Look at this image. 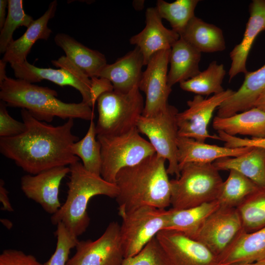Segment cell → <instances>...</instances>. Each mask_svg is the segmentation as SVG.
Wrapping results in <instances>:
<instances>
[{
    "label": "cell",
    "instance_id": "f6af8a7d",
    "mask_svg": "<svg viewBox=\"0 0 265 265\" xmlns=\"http://www.w3.org/2000/svg\"><path fill=\"white\" fill-rule=\"evenodd\" d=\"M6 63L2 59L0 60V82L7 77L5 70Z\"/></svg>",
    "mask_w": 265,
    "mask_h": 265
},
{
    "label": "cell",
    "instance_id": "52a82bcc",
    "mask_svg": "<svg viewBox=\"0 0 265 265\" xmlns=\"http://www.w3.org/2000/svg\"><path fill=\"white\" fill-rule=\"evenodd\" d=\"M101 146V176L115 184L118 172L124 168L135 165L156 154L149 141L140 135L137 128L118 135H97Z\"/></svg>",
    "mask_w": 265,
    "mask_h": 265
},
{
    "label": "cell",
    "instance_id": "7a4b0ae2",
    "mask_svg": "<svg viewBox=\"0 0 265 265\" xmlns=\"http://www.w3.org/2000/svg\"><path fill=\"white\" fill-rule=\"evenodd\" d=\"M165 161L155 154L118 172L115 184L118 188L115 199L119 212L144 206L159 209L170 206V180Z\"/></svg>",
    "mask_w": 265,
    "mask_h": 265
},
{
    "label": "cell",
    "instance_id": "b9f144b4",
    "mask_svg": "<svg viewBox=\"0 0 265 265\" xmlns=\"http://www.w3.org/2000/svg\"><path fill=\"white\" fill-rule=\"evenodd\" d=\"M0 201L2 210L9 212L14 211L8 197V191L4 186V182L2 179L0 180Z\"/></svg>",
    "mask_w": 265,
    "mask_h": 265
},
{
    "label": "cell",
    "instance_id": "4dcf8cb0",
    "mask_svg": "<svg viewBox=\"0 0 265 265\" xmlns=\"http://www.w3.org/2000/svg\"><path fill=\"white\" fill-rule=\"evenodd\" d=\"M225 75L224 65L214 60L204 71L180 83V87L183 90L201 96L217 94L225 90L222 83Z\"/></svg>",
    "mask_w": 265,
    "mask_h": 265
},
{
    "label": "cell",
    "instance_id": "83f0119b",
    "mask_svg": "<svg viewBox=\"0 0 265 265\" xmlns=\"http://www.w3.org/2000/svg\"><path fill=\"white\" fill-rule=\"evenodd\" d=\"M180 36L201 53L221 52L226 48L222 29L195 16Z\"/></svg>",
    "mask_w": 265,
    "mask_h": 265
},
{
    "label": "cell",
    "instance_id": "e0dca14e",
    "mask_svg": "<svg viewBox=\"0 0 265 265\" xmlns=\"http://www.w3.org/2000/svg\"><path fill=\"white\" fill-rule=\"evenodd\" d=\"M146 26L138 34L132 36L130 42L137 47L141 52L144 65L157 53L171 49L180 38V35L165 27L155 7H149L145 13Z\"/></svg>",
    "mask_w": 265,
    "mask_h": 265
},
{
    "label": "cell",
    "instance_id": "d590c367",
    "mask_svg": "<svg viewBox=\"0 0 265 265\" xmlns=\"http://www.w3.org/2000/svg\"><path fill=\"white\" fill-rule=\"evenodd\" d=\"M55 232L57 241L55 251L43 265H66L71 250L75 247L79 239L62 223L56 225Z\"/></svg>",
    "mask_w": 265,
    "mask_h": 265
},
{
    "label": "cell",
    "instance_id": "74e56055",
    "mask_svg": "<svg viewBox=\"0 0 265 265\" xmlns=\"http://www.w3.org/2000/svg\"><path fill=\"white\" fill-rule=\"evenodd\" d=\"M5 103L0 101V137L18 135L26 130L25 123L13 118L8 113Z\"/></svg>",
    "mask_w": 265,
    "mask_h": 265
},
{
    "label": "cell",
    "instance_id": "f1b7e54d",
    "mask_svg": "<svg viewBox=\"0 0 265 265\" xmlns=\"http://www.w3.org/2000/svg\"><path fill=\"white\" fill-rule=\"evenodd\" d=\"M220 207L217 200L188 209L169 210V216L164 230L180 232L192 238L204 221Z\"/></svg>",
    "mask_w": 265,
    "mask_h": 265
},
{
    "label": "cell",
    "instance_id": "60d3db41",
    "mask_svg": "<svg viewBox=\"0 0 265 265\" xmlns=\"http://www.w3.org/2000/svg\"><path fill=\"white\" fill-rule=\"evenodd\" d=\"M90 79L91 104L93 109L99 97L106 92L114 90V88L111 82L106 79L101 77H93Z\"/></svg>",
    "mask_w": 265,
    "mask_h": 265
},
{
    "label": "cell",
    "instance_id": "ab89813d",
    "mask_svg": "<svg viewBox=\"0 0 265 265\" xmlns=\"http://www.w3.org/2000/svg\"><path fill=\"white\" fill-rule=\"evenodd\" d=\"M217 132L220 140L225 142V147L231 148L256 147L265 149V137L242 138L229 135L222 131Z\"/></svg>",
    "mask_w": 265,
    "mask_h": 265
},
{
    "label": "cell",
    "instance_id": "8992f818",
    "mask_svg": "<svg viewBox=\"0 0 265 265\" xmlns=\"http://www.w3.org/2000/svg\"><path fill=\"white\" fill-rule=\"evenodd\" d=\"M97 103V135H118L136 127L145 104L137 85L128 93L115 90L106 92Z\"/></svg>",
    "mask_w": 265,
    "mask_h": 265
},
{
    "label": "cell",
    "instance_id": "8fae6325",
    "mask_svg": "<svg viewBox=\"0 0 265 265\" xmlns=\"http://www.w3.org/2000/svg\"><path fill=\"white\" fill-rule=\"evenodd\" d=\"M120 227L112 221L97 239L79 240L66 265H121L125 258Z\"/></svg>",
    "mask_w": 265,
    "mask_h": 265
},
{
    "label": "cell",
    "instance_id": "7c38bea8",
    "mask_svg": "<svg viewBox=\"0 0 265 265\" xmlns=\"http://www.w3.org/2000/svg\"><path fill=\"white\" fill-rule=\"evenodd\" d=\"M234 93V91L228 89L207 99L196 95L192 100L188 101V108L177 114L179 136L202 142H205L208 138L220 140L218 135L209 133L208 126L214 110Z\"/></svg>",
    "mask_w": 265,
    "mask_h": 265
},
{
    "label": "cell",
    "instance_id": "2e32d148",
    "mask_svg": "<svg viewBox=\"0 0 265 265\" xmlns=\"http://www.w3.org/2000/svg\"><path fill=\"white\" fill-rule=\"evenodd\" d=\"M70 172V167L58 166L35 175L27 174L21 178V188L26 197L39 204L52 215L61 207L59 189L63 179Z\"/></svg>",
    "mask_w": 265,
    "mask_h": 265
},
{
    "label": "cell",
    "instance_id": "4316f807",
    "mask_svg": "<svg viewBox=\"0 0 265 265\" xmlns=\"http://www.w3.org/2000/svg\"><path fill=\"white\" fill-rule=\"evenodd\" d=\"M218 170H236L265 188V149L252 147L248 152L236 157H225L212 162Z\"/></svg>",
    "mask_w": 265,
    "mask_h": 265
},
{
    "label": "cell",
    "instance_id": "bcb514c9",
    "mask_svg": "<svg viewBox=\"0 0 265 265\" xmlns=\"http://www.w3.org/2000/svg\"><path fill=\"white\" fill-rule=\"evenodd\" d=\"M265 265V260L257 261V262H255L253 263H251L233 264V265Z\"/></svg>",
    "mask_w": 265,
    "mask_h": 265
},
{
    "label": "cell",
    "instance_id": "484cf974",
    "mask_svg": "<svg viewBox=\"0 0 265 265\" xmlns=\"http://www.w3.org/2000/svg\"><path fill=\"white\" fill-rule=\"evenodd\" d=\"M212 127L232 136L237 134L265 137V111L254 107L227 117L217 116L213 119Z\"/></svg>",
    "mask_w": 265,
    "mask_h": 265
},
{
    "label": "cell",
    "instance_id": "ba28073f",
    "mask_svg": "<svg viewBox=\"0 0 265 265\" xmlns=\"http://www.w3.org/2000/svg\"><path fill=\"white\" fill-rule=\"evenodd\" d=\"M169 210L144 206L119 212L122 218L120 232L124 258L138 253L166 227Z\"/></svg>",
    "mask_w": 265,
    "mask_h": 265
},
{
    "label": "cell",
    "instance_id": "d6a6232c",
    "mask_svg": "<svg viewBox=\"0 0 265 265\" xmlns=\"http://www.w3.org/2000/svg\"><path fill=\"white\" fill-rule=\"evenodd\" d=\"M199 2V0H177L168 2L158 0L155 8L161 19L168 21L172 29L180 35L195 16L194 11Z\"/></svg>",
    "mask_w": 265,
    "mask_h": 265
},
{
    "label": "cell",
    "instance_id": "d4e9b609",
    "mask_svg": "<svg viewBox=\"0 0 265 265\" xmlns=\"http://www.w3.org/2000/svg\"><path fill=\"white\" fill-rule=\"evenodd\" d=\"M201 53L183 38L172 46L169 56L170 70L168 73V84L172 88L198 75L201 71L199 62Z\"/></svg>",
    "mask_w": 265,
    "mask_h": 265
},
{
    "label": "cell",
    "instance_id": "5bb4252c",
    "mask_svg": "<svg viewBox=\"0 0 265 265\" xmlns=\"http://www.w3.org/2000/svg\"><path fill=\"white\" fill-rule=\"evenodd\" d=\"M242 230L237 209L220 207L204 221L191 238L203 244L217 258Z\"/></svg>",
    "mask_w": 265,
    "mask_h": 265
},
{
    "label": "cell",
    "instance_id": "d6986e66",
    "mask_svg": "<svg viewBox=\"0 0 265 265\" xmlns=\"http://www.w3.org/2000/svg\"><path fill=\"white\" fill-rule=\"evenodd\" d=\"M265 260V226L252 232L242 230L217 257L218 265L251 263Z\"/></svg>",
    "mask_w": 265,
    "mask_h": 265
},
{
    "label": "cell",
    "instance_id": "ffe728a7",
    "mask_svg": "<svg viewBox=\"0 0 265 265\" xmlns=\"http://www.w3.org/2000/svg\"><path fill=\"white\" fill-rule=\"evenodd\" d=\"M57 7V0L52 1L44 14L34 20L24 34L9 44L2 60L9 63L10 66L22 63L26 60L27 55L36 41L39 39L47 40L52 32L48 24L54 17Z\"/></svg>",
    "mask_w": 265,
    "mask_h": 265
},
{
    "label": "cell",
    "instance_id": "8d00e7d4",
    "mask_svg": "<svg viewBox=\"0 0 265 265\" xmlns=\"http://www.w3.org/2000/svg\"><path fill=\"white\" fill-rule=\"evenodd\" d=\"M121 265H168L161 248L154 238L138 253L124 258Z\"/></svg>",
    "mask_w": 265,
    "mask_h": 265
},
{
    "label": "cell",
    "instance_id": "ac0fdd59",
    "mask_svg": "<svg viewBox=\"0 0 265 265\" xmlns=\"http://www.w3.org/2000/svg\"><path fill=\"white\" fill-rule=\"evenodd\" d=\"M249 18L241 42L230 53L229 81L238 74H245L248 54L257 36L265 30V0H253L249 5Z\"/></svg>",
    "mask_w": 265,
    "mask_h": 265
},
{
    "label": "cell",
    "instance_id": "e575fe53",
    "mask_svg": "<svg viewBox=\"0 0 265 265\" xmlns=\"http://www.w3.org/2000/svg\"><path fill=\"white\" fill-rule=\"evenodd\" d=\"M7 8L6 19L0 33V53L3 54L13 41L14 31L20 26L27 28L34 21L25 12L23 0H8Z\"/></svg>",
    "mask_w": 265,
    "mask_h": 265
},
{
    "label": "cell",
    "instance_id": "30bf717a",
    "mask_svg": "<svg viewBox=\"0 0 265 265\" xmlns=\"http://www.w3.org/2000/svg\"><path fill=\"white\" fill-rule=\"evenodd\" d=\"M51 62L58 69L39 68L29 63L26 60L11 67L17 79L32 83L47 80L59 86H70L75 88L81 94V102L92 107L91 79L65 55L53 60Z\"/></svg>",
    "mask_w": 265,
    "mask_h": 265
},
{
    "label": "cell",
    "instance_id": "9a60e30c",
    "mask_svg": "<svg viewBox=\"0 0 265 265\" xmlns=\"http://www.w3.org/2000/svg\"><path fill=\"white\" fill-rule=\"evenodd\" d=\"M168 265H217L216 257L205 245L175 230L156 237Z\"/></svg>",
    "mask_w": 265,
    "mask_h": 265
},
{
    "label": "cell",
    "instance_id": "9c48e42d",
    "mask_svg": "<svg viewBox=\"0 0 265 265\" xmlns=\"http://www.w3.org/2000/svg\"><path fill=\"white\" fill-rule=\"evenodd\" d=\"M178 113L175 106L168 105L164 110L155 115H142L136 126L139 132L148 138L156 154L168 161V174L176 178L180 174L177 158Z\"/></svg>",
    "mask_w": 265,
    "mask_h": 265
},
{
    "label": "cell",
    "instance_id": "7402d4cb",
    "mask_svg": "<svg viewBox=\"0 0 265 265\" xmlns=\"http://www.w3.org/2000/svg\"><path fill=\"white\" fill-rule=\"evenodd\" d=\"M239 88L218 107L217 116L227 117L254 107L265 90V64L253 72H247Z\"/></svg>",
    "mask_w": 265,
    "mask_h": 265
},
{
    "label": "cell",
    "instance_id": "f35d334b",
    "mask_svg": "<svg viewBox=\"0 0 265 265\" xmlns=\"http://www.w3.org/2000/svg\"><path fill=\"white\" fill-rule=\"evenodd\" d=\"M0 265H43L30 254L21 250L6 249L0 255Z\"/></svg>",
    "mask_w": 265,
    "mask_h": 265
},
{
    "label": "cell",
    "instance_id": "7dc6e473",
    "mask_svg": "<svg viewBox=\"0 0 265 265\" xmlns=\"http://www.w3.org/2000/svg\"><path fill=\"white\" fill-rule=\"evenodd\" d=\"M0 221L7 228L10 229L12 228V223L10 220L7 219H1Z\"/></svg>",
    "mask_w": 265,
    "mask_h": 265
},
{
    "label": "cell",
    "instance_id": "44dd1931",
    "mask_svg": "<svg viewBox=\"0 0 265 265\" xmlns=\"http://www.w3.org/2000/svg\"><path fill=\"white\" fill-rule=\"evenodd\" d=\"M143 65V55L139 49L135 46L133 50L117 59L113 63L107 64L99 77L109 80L113 86L114 90L128 93L138 85Z\"/></svg>",
    "mask_w": 265,
    "mask_h": 265
},
{
    "label": "cell",
    "instance_id": "836d02e7",
    "mask_svg": "<svg viewBox=\"0 0 265 265\" xmlns=\"http://www.w3.org/2000/svg\"><path fill=\"white\" fill-rule=\"evenodd\" d=\"M243 230L256 231L265 226V188L259 187L237 208Z\"/></svg>",
    "mask_w": 265,
    "mask_h": 265
},
{
    "label": "cell",
    "instance_id": "ee69618b",
    "mask_svg": "<svg viewBox=\"0 0 265 265\" xmlns=\"http://www.w3.org/2000/svg\"><path fill=\"white\" fill-rule=\"evenodd\" d=\"M254 107L265 111V90L257 100L255 103Z\"/></svg>",
    "mask_w": 265,
    "mask_h": 265
},
{
    "label": "cell",
    "instance_id": "cb8c5ba5",
    "mask_svg": "<svg viewBox=\"0 0 265 265\" xmlns=\"http://www.w3.org/2000/svg\"><path fill=\"white\" fill-rule=\"evenodd\" d=\"M54 40L65 52V56L90 78L99 77L107 64L104 54L86 47L67 34L57 33Z\"/></svg>",
    "mask_w": 265,
    "mask_h": 265
},
{
    "label": "cell",
    "instance_id": "3957f363",
    "mask_svg": "<svg viewBox=\"0 0 265 265\" xmlns=\"http://www.w3.org/2000/svg\"><path fill=\"white\" fill-rule=\"evenodd\" d=\"M57 92L23 80L6 77L0 82V99L7 106L25 109L39 121L51 122L55 117L93 120V109L81 102L67 103L58 99Z\"/></svg>",
    "mask_w": 265,
    "mask_h": 265
},
{
    "label": "cell",
    "instance_id": "f546056e",
    "mask_svg": "<svg viewBox=\"0 0 265 265\" xmlns=\"http://www.w3.org/2000/svg\"><path fill=\"white\" fill-rule=\"evenodd\" d=\"M260 187L238 172L231 170L223 182L217 199L220 207L237 208L246 198Z\"/></svg>",
    "mask_w": 265,
    "mask_h": 265
},
{
    "label": "cell",
    "instance_id": "5b68a950",
    "mask_svg": "<svg viewBox=\"0 0 265 265\" xmlns=\"http://www.w3.org/2000/svg\"><path fill=\"white\" fill-rule=\"evenodd\" d=\"M180 172L178 178L170 180L172 209H188L217 200L223 181L212 163H187Z\"/></svg>",
    "mask_w": 265,
    "mask_h": 265
},
{
    "label": "cell",
    "instance_id": "6da1fadb",
    "mask_svg": "<svg viewBox=\"0 0 265 265\" xmlns=\"http://www.w3.org/2000/svg\"><path fill=\"white\" fill-rule=\"evenodd\" d=\"M25 131L12 137H0V152L29 174L35 175L79 161L71 150L79 140L73 134L74 119L53 126L38 120L25 109L21 110Z\"/></svg>",
    "mask_w": 265,
    "mask_h": 265
},
{
    "label": "cell",
    "instance_id": "603a6c76",
    "mask_svg": "<svg viewBox=\"0 0 265 265\" xmlns=\"http://www.w3.org/2000/svg\"><path fill=\"white\" fill-rule=\"evenodd\" d=\"M178 162L179 169L187 163H212L225 157H236L249 151L252 147L231 148L212 145L194 139L178 137Z\"/></svg>",
    "mask_w": 265,
    "mask_h": 265
},
{
    "label": "cell",
    "instance_id": "1f68e13d",
    "mask_svg": "<svg viewBox=\"0 0 265 265\" xmlns=\"http://www.w3.org/2000/svg\"><path fill=\"white\" fill-rule=\"evenodd\" d=\"M71 150L74 155L81 159L85 169L91 173L101 175V146L97 139L96 124L93 120L90 121L85 136L72 145Z\"/></svg>",
    "mask_w": 265,
    "mask_h": 265
},
{
    "label": "cell",
    "instance_id": "277c9868",
    "mask_svg": "<svg viewBox=\"0 0 265 265\" xmlns=\"http://www.w3.org/2000/svg\"><path fill=\"white\" fill-rule=\"evenodd\" d=\"M70 176L67 183L68 191L65 202L51 216L52 223H62L73 235H81L87 229L90 217L87 208L90 199L97 195L115 198L118 194L116 185L91 173L79 161L69 166Z\"/></svg>",
    "mask_w": 265,
    "mask_h": 265
},
{
    "label": "cell",
    "instance_id": "7bdbcfd3",
    "mask_svg": "<svg viewBox=\"0 0 265 265\" xmlns=\"http://www.w3.org/2000/svg\"><path fill=\"white\" fill-rule=\"evenodd\" d=\"M8 7V0H0V28L3 27L6 19V9Z\"/></svg>",
    "mask_w": 265,
    "mask_h": 265
},
{
    "label": "cell",
    "instance_id": "4fadbf2b",
    "mask_svg": "<svg viewBox=\"0 0 265 265\" xmlns=\"http://www.w3.org/2000/svg\"><path fill=\"white\" fill-rule=\"evenodd\" d=\"M171 49L155 53L148 63L138 84L146 96L142 115L149 117L164 110L172 88L168 84V65Z\"/></svg>",
    "mask_w": 265,
    "mask_h": 265
}]
</instances>
